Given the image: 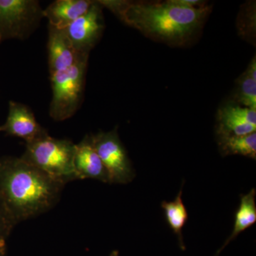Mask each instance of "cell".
Segmentation results:
<instances>
[{"label": "cell", "mask_w": 256, "mask_h": 256, "mask_svg": "<svg viewBox=\"0 0 256 256\" xmlns=\"http://www.w3.org/2000/svg\"><path fill=\"white\" fill-rule=\"evenodd\" d=\"M175 2L178 4L193 6V8H196V6L201 4L202 2L201 1H198V0H175Z\"/></svg>", "instance_id": "obj_17"}, {"label": "cell", "mask_w": 256, "mask_h": 256, "mask_svg": "<svg viewBox=\"0 0 256 256\" xmlns=\"http://www.w3.org/2000/svg\"><path fill=\"white\" fill-rule=\"evenodd\" d=\"M182 186L173 202H162L161 206L164 212L165 218L170 228L176 236L180 246L184 250L183 242L182 229L188 218V210L182 200Z\"/></svg>", "instance_id": "obj_13"}, {"label": "cell", "mask_w": 256, "mask_h": 256, "mask_svg": "<svg viewBox=\"0 0 256 256\" xmlns=\"http://www.w3.org/2000/svg\"><path fill=\"white\" fill-rule=\"evenodd\" d=\"M92 144L109 176V183L130 182L134 178V172L127 152L120 140L116 130L109 132H100L90 136Z\"/></svg>", "instance_id": "obj_6"}, {"label": "cell", "mask_w": 256, "mask_h": 256, "mask_svg": "<svg viewBox=\"0 0 256 256\" xmlns=\"http://www.w3.org/2000/svg\"><path fill=\"white\" fill-rule=\"evenodd\" d=\"M122 21L140 31L164 40H180L190 34L206 14L204 8L178 4L175 0L161 4L98 1Z\"/></svg>", "instance_id": "obj_2"}, {"label": "cell", "mask_w": 256, "mask_h": 256, "mask_svg": "<svg viewBox=\"0 0 256 256\" xmlns=\"http://www.w3.org/2000/svg\"><path fill=\"white\" fill-rule=\"evenodd\" d=\"M74 169L77 180L94 178L109 183L107 170L92 144L90 136H86L76 144Z\"/></svg>", "instance_id": "obj_10"}, {"label": "cell", "mask_w": 256, "mask_h": 256, "mask_svg": "<svg viewBox=\"0 0 256 256\" xmlns=\"http://www.w3.org/2000/svg\"><path fill=\"white\" fill-rule=\"evenodd\" d=\"M88 56L80 58L68 68L50 75L52 99L50 114L56 121L72 118L82 104Z\"/></svg>", "instance_id": "obj_4"}, {"label": "cell", "mask_w": 256, "mask_h": 256, "mask_svg": "<svg viewBox=\"0 0 256 256\" xmlns=\"http://www.w3.org/2000/svg\"><path fill=\"white\" fill-rule=\"evenodd\" d=\"M101 9L98 2H92L86 13L64 28L78 54L88 56L100 38L104 28Z\"/></svg>", "instance_id": "obj_7"}, {"label": "cell", "mask_w": 256, "mask_h": 256, "mask_svg": "<svg viewBox=\"0 0 256 256\" xmlns=\"http://www.w3.org/2000/svg\"><path fill=\"white\" fill-rule=\"evenodd\" d=\"M16 224H18L0 197V242H5Z\"/></svg>", "instance_id": "obj_16"}, {"label": "cell", "mask_w": 256, "mask_h": 256, "mask_svg": "<svg viewBox=\"0 0 256 256\" xmlns=\"http://www.w3.org/2000/svg\"><path fill=\"white\" fill-rule=\"evenodd\" d=\"M218 146L224 156L238 154L256 159V133L246 136H222Z\"/></svg>", "instance_id": "obj_14"}, {"label": "cell", "mask_w": 256, "mask_h": 256, "mask_svg": "<svg viewBox=\"0 0 256 256\" xmlns=\"http://www.w3.org/2000/svg\"><path fill=\"white\" fill-rule=\"evenodd\" d=\"M75 152L76 144L72 141L56 139L46 133L26 143V150L21 158L65 185L77 180L74 169Z\"/></svg>", "instance_id": "obj_3"}, {"label": "cell", "mask_w": 256, "mask_h": 256, "mask_svg": "<svg viewBox=\"0 0 256 256\" xmlns=\"http://www.w3.org/2000/svg\"><path fill=\"white\" fill-rule=\"evenodd\" d=\"M256 188H252L246 194L240 195V202L238 210L235 214L233 232L224 242L223 246L216 252V256L222 252L224 248L236 238L237 236L254 225L256 222Z\"/></svg>", "instance_id": "obj_12"}, {"label": "cell", "mask_w": 256, "mask_h": 256, "mask_svg": "<svg viewBox=\"0 0 256 256\" xmlns=\"http://www.w3.org/2000/svg\"><path fill=\"white\" fill-rule=\"evenodd\" d=\"M64 186L22 158H0V197L16 224L53 208Z\"/></svg>", "instance_id": "obj_1"}, {"label": "cell", "mask_w": 256, "mask_h": 256, "mask_svg": "<svg viewBox=\"0 0 256 256\" xmlns=\"http://www.w3.org/2000/svg\"><path fill=\"white\" fill-rule=\"evenodd\" d=\"M1 131L6 132L8 136L22 138L26 143L31 142L48 133L37 122L30 108L14 101H10L9 112L6 122L0 126Z\"/></svg>", "instance_id": "obj_8"}, {"label": "cell", "mask_w": 256, "mask_h": 256, "mask_svg": "<svg viewBox=\"0 0 256 256\" xmlns=\"http://www.w3.org/2000/svg\"><path fill=\"white\" fill-rule=\"evenodd\" d=\"M6 242H0V256H6Z\"/></svg>", "instance_id": "obj_18"}, {"label": "cell", "mask_w": 256, "mask_h": 256, "mask_svg": "<svg viewBox=\"0 0 256 256\" xmlns=\"http://www.w3.org/2000/svg\"><path fill=\"white\" fill-rule=\"evenodd\" d=\"M92 2L90 0H56L43 10V16L48 18V24L66 28L86 13Z\"/></svg>", "instance_id": "obj_11"}, {"label": "cell", "mask_w": 256, "mask_h": 256, "mask_svg": "<svg viewBox=\"0 0 256 256\" xmlns=\"http://www.w3.org/2000/svg\"><path fill=\"white\" fill-rule=\"evenodd\" d=\"M43 16L35 0H0V44L10 38L30 36Z\"/></svg>", "instance_id": "obj_5"}, {"label": "cell", "mask_w": 256, "mask_h": 256, "mask_svg": "<svg viewBox=\"0 0 256 256\" xmlns=\"http://www.w3.org/2000/svg\"><path fill=\"white\" fill-rule=\"evenodd\" d=\"M238 100L244 107L256 110V80L248 72L244 74L240 82Z\"/></svg>", "instance_id": "obj_15"}, {"label": "cell", "mask_w": 256, "mask_h": 256, "mask_svg": "<svg viewBox=\"0 0 256 256\" xmlns=\"http://www.w3.org/2000/svg\"><path fill=\"white\" fill-rule=\"evenodd\" d=\"M47 50L50 75L72 66L82 57L88 56L77 53L64 28H56L50 24Z\"/></svg>", "instance_id": "obj_9"}, {"label": "cell", "mask_w": 256, "mask_h": 256, "mask_svg": "<svg viewBox=\"0 0 256 256\" xmlns=\"http://www.w3.org/2000/svg\"><path fill=\"white\" fill-rule=\"evenodd\" d=\"M119 252L118 250H114L112 252H111L110 256H118Z\"/></svg>", "instance_id": "obj_19"}]
</instances>
